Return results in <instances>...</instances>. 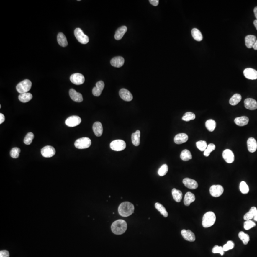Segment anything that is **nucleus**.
Wrapping results in <instances>:
<instances>
[{
	"mask_svg": "<svg viewBox=\"0 0 257 257\" xmlns=\"http://www.w3.org/2000/svg\"><path fill=\"white\" fill-rule=\"evenodd\" d=\"M104 83L103 81H99L96 84L95 87H94L92 89V94L93 95L96 97H98L102 94L103 90L104 89Z\"/></svg>",
	"mask_w": 257,
	"mask_h": 257,
	"instance_id": "obj_13",
	"label": "nucleus"
},
{
	"mask_svg": "<svg viewBox=\"0 0 257 257\" xmlns=\"http://www.w3.org/2000/svg\"><path fill=\"white\" fill-rule=\"evenodd\" d=\"M207 142L204 141H200L196 142V146L201 152H204L206 149L207 148Z\"/></svg>",
	"mask_w": 257,
	"mask_h": 257,
	"instance_id": "obj_41",
	"label": "nucleus"
},
{
	"mask_svg": "<svg viewBox=\"0 0 257 257\" xmlns=\"http://www.w3.org/2000/svg\"><path fill=\"white\" fill-rule=\"evenodd\" d=\"M191 35L194 39L198 42H201L203 39L202 33L198 29H192L191 30Z\"/></svg>",
	"mask_w": 257,
	"mask_h": 257,
	"instance_id": "obj_29",
	"label": "nucleus"
},
{
	"mask_svg": "<svg viewBox=\"0 0 257 257\" xmlns=\"http://www.w3.org/2000/svg\"><path fill=\"white\" fill-rule=\"evenodd\" d=\"M249 212H251V213L254 216H255V215H256V213H257V208H256V207H252V208H251Z\"/></svg>",
	"mask_w": 257,
	"mask_h": 257,
	"instance_id": "obj_50",
	"label": "nucleus"
},
{
	"mask_svg": "<svg viewBox=\"0 0 257 257\" xmlns=\"http://www.w3.org/2000/svg\"><path fill=\"white\" fill-rule=\"evenodd\" d=\"M20 152H21V149L20 148H17V147H15V148H12L10 152V155L12 158L17 159L19 156Z\"/></svg>",
	"mask_w": 257,
	"mask_h": 257,
	"instance_id": "obj_43",
	"label": "nucleus"
},
{
	"mask_svg": "<svg viewBox=\"0 0 257 257\" xmlns=\"http://www.w3.org/2000/svg\"><path fill=\"white\" fill-rule=\"evenodd\" d=\"M134 206L132 203L128 201L121 203L118 208V212L120 215L123 217H128L134 213Z\"/></svg>",
	"mask_w": 257,
	"mask_h": 257,
	"instance_id": "obj_1",
	"label": "nucleus"
},
{
	"mask_svg": "<svg viewBox=\"0 0 257 257\" xmlns=\"http://www.w3.org/2000/svg\"><path fill=\"white\" fill-rule=\"evenodd\" d=\"M216 146L213 143H211L207 146V148L204 152V155L205 157H208L212 151L215 149Z\"/></svg>",
	"mask_w": 257,
	"mask_h": 257,
	"instance_id": "obj_38",
	"label": "nucleus"
},
{
	"mask_svg": "<svg viewBox=\"0 0 257 257\" xmlns=\"http://www.w3.org/2000/svg\"><path fill=\"white\" fill-rule=\"evenodd\" d=\"M149 2L151 4L154 6H158L159 4V1L158 0H149Z\"/></svg>",
	"mask_w": 257,
	"mask_h": 257,
	"instance_id": "obj_51",
	"label": "nucleus"
},
{
	"mask_svg": "<svg viewBox=\"0 0 257 257\" xmlns=\"http://www.w3.org/2000/svg\"><path fill=\"white\" fill-rule=\"evenodd\" d=\"M205 126L206 128L208 129L209 131L212 132L214 131L215 128L216 126V123L214 120L210 119V120H207L205 123Z\"/></svg>",
	"mask_w": 257,
	"mask_h": 257,
	"instance_id": "obj_36",
	"label": "nucleus"
},
{
	"mask_svg": "<svg viewBox=\"0 0 257 257\" xmlns=\"http://www.w3.org/2000/svg\"><path fill=\"white\" fill-rule=\"evenodd\" d=\"M119 95L123 100L127 102H130L133 99L132 94L126 89H121L120 90Z\"/></svg>",
	"mask_w": 257,
	"mask_h": 257,
	"instance_id": "obj_14",
	"label": "nucleus"
},
{
	"mask_svg": "<svg viewBox=\"0 0 257 257\" xmlns=\"http://www.w3.org/2000/svg\"><path fill=\"white\" fill-rule=\"evenodd\" d=\"M127 229V224L125 220L118 219L113 222L111 225V231L114 234L121 235L125 232Z\"/></svg>",
	"mask_w": 257,
	"mask_h": 257,
	"instance_id": "obj_2",
	"label": "nucleus"
},
{
	"mask_svg": "<svg viewBox=\"0 0 257 257\" xmlns=\"http://www.w3.org/2000/svg\"><path fill=\"white\" fill-rule=\"evenodd\" d=\"M10 253L8 251L3 250L0 251V257H9Z\"/></svg>",
	"mask_w": 257,
	"mask_h": 257,
	"instance_id": "obj_49",
	"label": "nucleus"
},
{
	"mask_svg": "<svg viewBox=\"0 0 257 257\" xmlns=\"http://www.w3.org/2000/svg\"><path fill=\"white\" fill-rule=\"evenodd\" d=\"M256 226V224L251 220H246L244 223V228L246 230H249Z\"/></svg>",
	"mask_w": 257,
	"mask_h": 257,
	"instance_id": "obj_45",
	"label": "nucleus"
},
{
	"mask_svg": "<svg viewBox=\"0 0 257 257\" xmlns=\"http://www.w3.org/2000/svg\"><path fill=\"white\" fill-rule=\"evenodd\" d=\"M195 201V196L194 194L191 192H188L185 194L184 199V203L185 206H188L192 202Z\"/></svg>",
	"mask_w": 257,
	"mask_h": 257,
	"instance_id": "obj_26",
	"label": "nucleus"
},
{
	"mask_svg": "<svg viewBox=\"0 0 257 257\" xmlns=\"http://www.w3.org/2000/svg\"><path fill=\"white\" fill-rule=\"evenodd\" d=\"M19 100L22 103H25L29 102L32 98V95L31 93H22L19 95Z\"/></svg>",
	"mask_w": 257,
	"mask_h": 257,
	"instance_id": "obj_31",
	"label": "nucleus"
},
{
	"mask_svg": "<svg viewBox=\"0 0 257 257\" xmlns=\"http://www.w3.org/2000/svg\"><path fill=\"white\" fill-rule=\"evenodd\" d=\"M180 157L183 161H188L192 158L191 152L188 149H184L183 151H182Z\"/></svg>",
	"mask_w": 257,
	"mask_h": 257,
	"instance_id": "obj_34",
	"label": "nucleus"
},
{
	"mask_svg": "<svg viewBox=\"0 0 257 257\" xmlns=\"http://www.w3.org/2000/svg\"><path fill=\"white\" fill-rule=\"evenodd\" d=\"M254 216L250 212H248L245 214V215L244 216V219L246 220H251L253 218H254Z\"/></svg>",
	"mask_w": 257,
	"mask_h": 257,
	"instance_id": "obj_48",
	"label": "nucleus"
},
{
	"mask_svg": "<svg viewBox=\"0 0 257 257\" xmlns=\"http://www.w3.org/2000/svg\"><path fill=\"white\" fill-rule=\"evenodd\" d=\"M57 42L59 45L61 46H67L68 45V42L67 38L64 33L59 32L57 35Z\"/></svg>",
	"mask_w": 257,
	"mask_h": 257,
	"instance_id": "obj_28",
	"label": "nucleus"
},
{
	"mask_svg": "<svg viewBox=\"0 0 257 257\" xmlns=\"http://www.w3.org/2000/svg\"><path fill=\"white\" fill-rule=\"evenodd\" d=\"M70 79V81L72 83L77 85L82 84L85 82L84 76L79 73L73 74L71 76Z\"/></svg>",
	"mask_w": 257,
	"mask_h": 257,
	"instance_id": "obj_10",
	"label": "nucleus"
},
{
	"mask_svg": "<svg viewBox=\"0 0 257 257\" xmlns=\"http://www.w3.org/2000/svg\"><path fill=\"white\" fill-rule=\"evenodd\" d=\"M224 188L220 185H214L211 186L209 192L211 195L214 197H219L222 194Z\"/></svg>",
	"mask_w": 257,
	"mask_h": 257,
	"instance_id": "obj_11",
	"label": "nucleus"
},
{
	"mask_svg": "<svg viewBox=\"0 0 257 257\" xmlns=\"http://www.w3.org/2000/svg\"><path fill=\"white\" fill-rule=\"evenodd\" d=\"M127 31V27H126V26H123L120 27L119 29H118L115 32V35H114L115 39L116 40H120L121 39Z\"/></svg>",
	"mask_w": 257,
	"mask_h": 257,
	"instance_id": "obj_24",
	"label": "nucleus"
},
{
	"mask_svg": "<svg viewBox=\"0 0 257 257\" xmlns=\"http://www.w3.org/2000/svg\"><path fill=\"white\" fill-rule=\"evenodd\" d=\"M74 33L78 41L82 44H87L89 42V38L83 33V31L81 29L77 28L75 30Z\"/></svg>",
	"mask_w": 257,
	"mask_h": 257,
	"instance_id": "obj_6",
	"label": "nucleus"
},
{
	"mask_svg": "<svg viewBox=\"0 0 257 257\" xmlns=\"http://www.w3.org/2000/svg\"><path fill=\"white\" fill-rule=\"evenodd\" d=\"M254 26L256 28V29L257 30V20H255L254 21Z\"/></svg>",
	"mask_w": 257,
	"mask_h": 257,
	"instance_id": "obj_55",
	"label": "nucleus"
},
{
	"mask_svg": "<svg viewBox=\"0 0 257 257\" xmlns=\"http://www.w3.org/2000/svg\"><path fill=\"white\" fill-rule=\"evenodd\" d=\"M56 151L54 147L51 146H46L41 149V154L45 158H51L55 155Z\"/></svg>",
	"mask_w": 257,
	"mask_h": 257,
	"instance_id": "obj_9",
	"label": "nucleus"
},
{
	"mask_svg": "<svg viewBox=\"0 0 257 257\" xmlns=\"http://www.w3.org/2000/svg\"><path fill=\"white\" fill-rule=\"evenodd\" d=\"M254 13L255 16L256 17V20H257V6L254 9Z\"/></svg>",
	"mask_w": 257,
	"mask_h": 257,
	"instance_id": "obj_53",
	"label": "nucleus"
},
{
	"mask_svg": "<svg viewBox=\"0 0 257 257\" xmlns=\"http://www.w3.org/2000/svg\"><path fill=\"white\" fill-rule=\"evenodd\" d=\"M243 74L246 78L249 80L257 79V71L251 68H248L244 70Z\"/></svg>",
	"mask_w": 257,
	"mask_h": 257,
	"instance_id": "obj_12",
	"label": "nucleus"
},
{
	"mask_svg": "<svg viewBox=\"0 0 257 257\" xmlns=\"http://www.w3.org/2000/svg\"><path fill=\"white\" fill-rule=\"evenodd\" d=\"M82 119L78 116H71L69 117L65 121V124L70 127H74L78 126L81 123Z\"/></svg>",
	"mask_w": 257,
	"mask_h": 257,
	"instance_id": "obj_8",
	"label": "nucleus"
},
{
	"mask_svg": "<svg viewBox=\"0 0 257 257\" xmlns=\"http://www.w3.org/2000/svg\"><path fill=\"white\" fill-rule=\"evenodd\" d=\"M215 222L216 216L214 212H207L203 216L202 226L204 228H209L213 226Z\"/></svg>",
	"mask_w": 257,
	"mask_h": 257,
	"instance_id": "obj_3",
	"label": "nucleus"
},
{
	"mask_svg": "<svg viewBox=\"0 0 257 257\" xmlns=\"http://www.w3.org/2000/svg\"><path fill=\"white\" fill-rule=\"evenodd\" d=\"M69 95L72 100L77 103H81L83 101V97L81 93L77 92L76 90L71 89L69 91Z\"/></svg>",
	"mask_w": 257,
	"mask_h": 257,
	"instance_id": "obj_18",
	"label": "nucleus"
},
{
	"mask_svg": "<svg viewBox=\"0 0 257 257\" xmlns=\"http://www.w3.org/2000/svg\"><path fill=\"white\" fill-rule=\"evenodd\" d=\"M181 234L186 240L190 242H193L195 240V234L191 230H181Z\"/></svg>",
	"mask_w": 257,
	"mask_h": 257,
	"instance_id": "obj_19",
	"label": "nucleus"
},
{
	"mask_svg": "<svg viewBox=\"0 0 257 257\" xmlns=\"http://www.w3.org/2000/svg\"><path fill=\"white\" fill-rule=\"evenodd\" d=\"M5 121V117L1 113H0V124H2Z\"/></svg>",
	"mask_w": 257,
	"mask_h": 257,
	"instance_id": "obj_52",
	"label": "nucleus"
},
{
	"mask_svg": "<svg viewBox=\"0 0 257 257\" xmlns=\"http://www.w3.org/2000/svg\"><path fill=\"white\" fill-rule=\"evenodd\" d=\"M32 83L31 81L28 79L23 80L16 86V90L17 92L20 94L28 92L31 89Z\"/></svg>",
	"mask_w": 257,
	"mask_h": 257,
	"instance_id": "obj_4",
	"label": "nucleus"
},
{
	"mask_svg": "<svg viewBox=\"0 0 257 257\" xmlns=\"http://www.w3.org/2000/svg\"><path fill=\"white\" fill-rule=\"evenodd\" d=\"M168 171V166L167 164H163L160 167L158 170V174L160 176H163L167 173Z\"/></svg>",
	"mask_w": 257,
	"mask_h": 257,
	"instance_id": "obj_44",
	"label": "nucleus"
},
{
	"mask_svg": "<svg viewBox=\"0 0 257 257\" xmlns=\"http://www.w3.org/2000/svg\"><path fill=\"white\" fill-rule=\"evenodd\" d=\"M93 132L96 136L97 137H100L102 136L103 133V127L102 124L99 121H96L93 124Z\"/></svg>",
	"mask_w": 257,
	"mask_h": 257,
	"instance_id": "obj_23",
	"label": "nucleus"
},
{
	"mask_svg": "<svg viewBox=\"0 0 257 257\" xmlns=\"http://www.w3.org/2000/svg\"><path fill=\"white\" fill-rule=\"evenodd\" d=\"M240 191L243 194H247L249 191V188L245 181H241L240 185Z\"/></svg>",
	"mask_w": 257,
	"mask_h": 257,
	"instance_id": "obj_42",
	"label": "nucleus"
},
{
	"mask_svg": "<svg viewBox=\"0 0 257 257\" xmlns=\"http://www.w3.org/2000/svg\"><path fill=\"white\" fill-rule=\"evenodd\" d=\"M195 118H196V116L193 113H191V112H187V113H185L184 115L183 116L182 119L184 121H190L191 120H194Z\"/></svg>",
	"mask_w": 257,
	"mask_h": 257,
	"instance_id": "obj_39",
	"label": "nucleus"
},
{
	"mask_svg": "<svg viewBox=\"0 0 257 257\" xmlns=\"http://www.w3.org/2000/svg\"><path fill=\"white\" fill-rule=\"evenodd\" d=\"M244 105L246 109L255 110L257 109V102L252 98H247L244 100Z\"/></svg>",
	"mask_w": 257,
	"mask_h": 257,
	"instance_id": "obj_17",
	"label": "nucleus"
},
{
	"mask_svg": "<svg viewBox=\"0 0 257 257\" xmlns=\"http://www.w3.org/2000/svg\"><path fill=\"white\" fill-rule=\"evenodd\" d=\"M256 37L255 36L252 35H248L246 36L245 38V45L247 48H253L255 43L256 42Z\"/></svg>",
	"mask_w": 257,
	"mask_h": 257,
	"instance_id": "obj_25",
	"label": "nucleus"
},
{
	"mask_svg": "<svg viewBox=\"0 0 257 257\" xmlns=\"http://www.w3.org/2000/svg\"><path fill=\"white\" fill-rule=\"evenodd\" d=\"M92 144L90 139L87 137H83L75 141L74 145L76 148L79 149H84L88 148Z\"/></svg>",
	"mask_w": 257,
	"mask_h": 257,
	"instance_id": "obj_5",
	"label": "nucleus"
},
{
	"mask_svg": "<svg viewBox=\"0 0 257 257\" xmlns=\"http://www.w3.org/2000/svg\"><path fill=\"white\" fill-rule=\"evenodd\" d=\"M249 121L248 118L246 116H241L236 118L234 120L235 124L239 126H244L247 125Z\"/></svg>",
	"mask_w": 257,
	"mask_h": 257,
	"instance_id": "obj_27",
	"label": "nucleus"
},
{
	"mask_svg": "<svg viewBox=\"0 0 257 257\" xmlns=\"http://www.w3.org/2000/svg\"><path fill=\"white\" fill-rule=\"evenodd\" d=\"M155 207L156 209L159 212H160V214L162 215L164 217L166 218V217H168V212H167L165 208L161 204H160V203L157 202V203H156L155 204Z\"/></svg>",
	"mask_w": 257,
	"mask_h": 257,
	"instance_id": "obj_35",
	"label": "nucleus"
},
{
	"mask_svg": "<svg viewBox=\"0 0 257 257\" xmlns=\"http://www.w3.org/2000/svg\"><path fill=\"white\" fill-rule=\"evenodd\" d=\"M223 158L228 163H231L234 161V155L233 152L229 149L224 150L222 153Z\"/></svg>",
	"mask_w": 257,
	"mask_h": 257,
	"instance_id": "obj_16",
	"label": "nucleus"
},
{
	"mask_svg": "<svg viewBox=\"0 0 257 257\" xmlns=\"http://www.w3.org/2000/svg\"><path fill=\"white\" fill-rule=\"evenodd\" d=\"M234 247V243L233 241H229L227 242V244L222 247L224 251H228L229 250H231Z\"/></svg>",
	"mask_w": 257,
	"mask_h": 257,
	"instance_id": "obj_46",
	"label": "nucleus"
},
{
	"mask_svg": "<svg viewBox=\"0 0 257 257\" xmlns=\"http://www.w3.org/2000/svg\"><path fill=\"white\" fill-rule=\"evenodd\" d=\"M248 149L250 152L253 153L257 149V142L254 138H250L247 141Z\"/></svg>",
	"mask_w": 257,
	"mask_h": 257,
	"instance_id": "obj_22",
	"label": "nucleus"
},
{
	"mask_svg": "<svg viewBox=\"0 0 257 257\" xmlns=\"http://www.w3.org/2000/svg\"><path fill=\"white\" fill-rule=\"evenodd\" d=\"M34 139V134L32 132H29L25 137L24 143L26 145L31 144Z\"/></svg>",
	"mask_w": 257,
	"mask_h": 257,
	"instance_id": "obj_40",
	"label": "nucleus"
},
{
	"mask_svg": "<svg viewBox=\"0 0 257 257\" xmlns=\"http://www.w3.org/2000/svg\"><path fill=\"white\" fill-rule=\"evenodd\" d=\"M172 195L173 199L176 202H180L181 201L183 198V193L180 190H178L176 188H173L172 190Z\"/></svg>",
	"mask_w": 257,
	"mask_h": 257,
	"instance_id": "obj_32",
	"label": "nucleus"
},
{
	"mask_svg": "<svg viewBox=\"0 0 257 257\" xmlns=\"http://www.w3.org/2000/svg\"><path fill=\"white\" fill-rule=\"evenodd\" d=\"M212 252L213 253H219L221 255L224 254V250L222 247L219 246H214L212 249Z\"/></svg>",
	"mask_w": 257,
	"mask_h": 257,
	"instance_id": "obj_47",
	"label": "nucleus"
},
{
	"mask_svg": "<svg viewBox=\"0 0 257 257\" xmlns=\"http://www.w3.org/2000/svg\"><path fill=\"white\" fill-rule=\"evenodd\" d=\"M125 60L123 57L117 56L113 58L110 61V64L114 67H121L123 65Z\"/></svg>",
	"mask_w": 257,
	"mask_h": 257,
	"instance_id": "obj_20",
	"label": "nucleus"
},
{
	"mask_svg": "<svg viewBox=\"0 0 257 257\" xmlns=\"http://www.w3.org/2000/svg\"><path fill=\"white\" fill-rule=\"evenodd\" d=\"M126 143L123 140H114L110 143V148L111 149L117 152L123 151L126 148Z\"/></svg>",
	"mask_w": 257,
	"mask_h": 257,
	"instance_id": "obj_7",
	"label": "nucleus"
},
{
	"mask_svg": "<svg viewBox=\"0 0 257 257\" xmlns=\"http://www.w3.org/2000/svg\"><path fill=\"white\" fill-rule=\"evenodd\" d=\"M140 135L141 132L139 130H137L136 132L131 135V141L134 145L138 146L140 145Z\"/></svg>",
	"mask_w": 257,
	"mask_h": 257,
	"instance_id": "obj_30",
	"label": "nucleus"
},
{
	"mask_svg": "<svg viewBox=\"0 0 257 257\" xmlns=\"http://www.w3.org/2000/svg\"><path fill=\"white\" fill-rule=\"evenodd\" d=\"M253 48L255 50H257V40H256V42L255 43L253 46Z\"/></svg>",
	"mask_w": 257,
	"mask_h": 257,
	"instance_id": "obj_54",
	"label": "nucleus"
},
{
	"mask_svg": "<svg viewBox=\"0 0 257 257\" xmlns=\"http://www.w3.org/2000/svg\"><path fill=\"white\" fill-rule=\"evenodd\" d=\"M241 95L238 93H236L231 97L229 100V103L231 105L235 106L237 105L241 100Z\"/></svg>",
	"mask_w": 257,
	"mask_h": 257,
	"instance_id": "obj_33",
	"label": "nucleus"
},
{
	"mask_svg": "<svg viewBox=\"0 0 257 257\" xmlns=\"http://www.w3.org/2000/svg\"><path fill=\"white\" fill-rule=\"evenodd\" d=\"M254 219L257 222V213H256V215H255V216L254 217Z\"/></svg>",
	"mask_w": 257,
	"mask_h": 257,
	"instance_id": "obj_56",
	"label": "nucleus"
},
{
	"mask_svg": "<svg viewBox=\"0 0 257 257\" xmlns=\"http://www.w3.org/2000/svg\"><path fill=\"white\" fill-rule=\"evenodd\" d=\"M188 140V136L183 133L177 134L174 137V142L177 144H181L187 141Z\"/></svg>",
	"mask_w": 257,
	"mask_h": 257,
	"instance_id": "obj_21",
	"label": "nucleus"
},
{
	"mask_svg": "<svg viewBox=\"0 0 257 257\" xmlns=\"http://www.w3.org/2000/svg\"><path fill=\"white\" fill-rule=\"evenodd\" d=\"M239 237L243 241L244 245H247L250 241V237L248 234H246L243 231H240L239 233Z\"/></svg>",
	"mask_w": 257,
	"mask_h": 257,
	"instance_id": "obj_37",
	"label": "nucleus"
},
{
	"mask_svg": "<svg viewBox=\"0 0 257 257\" xmlns=\"http://www.w3.org/2000/svg\"><path fill=\"white\" fill-rule=\"evenodd\" d=\"M183 182L185 187L190 189L194 190L198 187V184L197 181L190 178H186L184 179Z\"/></svg>",
	"mask_w": 257,
	"mask_h": 257,
	"instance_id": "obj_15",
	"label": "nucleus"
}]
</instances>
